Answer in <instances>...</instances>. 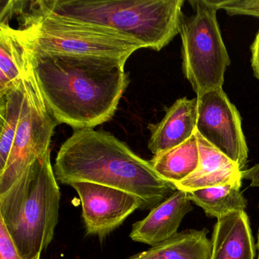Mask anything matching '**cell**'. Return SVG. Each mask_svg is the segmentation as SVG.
<instances>
[{
	"instance_id": "5bb4252c",
	"label": "cell",
	"mask_w": 259,
	"mask_h": 259,
	"mask_svg": "<svg viewBox=\"0 0 259 259\" xmlns=\"http://www.w3.org/2000/svg\"><path fill=\"white\" fill-rule=\"evenodd\" d=\"M29 69L25 45L10 25L0 23V92L20 81Z\"/></svg>"
},
{
	"instance_id": "d6986e66",
	"label": "cell",
	"mask_w": 259,
	"mask_h": 259,
	"mask_svg": "<svg viewBox=\"0 0 259 259\" xmlns=\"http://www.w3.org/2000/svg\"><path fill=\"white\" fill-rule=\"evenodd\" d=\"M198 143L199 163L198 168L193 174H204L215 172L223 169L239 168V166L230 160L221 150L207 142L198 132L195 131Z\"/></svg>"
},
{
	"instance_id": "5b68a950",
	"label": "cell",
	"mask_w": 259,
	"mask_h": 259,
	"mask_svg": "<svg viewBox=\"0 0 259 259\" xmlns=\"http://www.w3.org/2000/svg\"><path fill=\"white\" fill-rule=\"evenodd\" d=\"M50 11L107 27L156 51L180 34L183 0H40Z\"/></svg>"
},
{
	"instance_id": "2e32d148",
	"label": "cell",
	"mask_w": 259,
	"mask_h": 259,
	"mask_svg": "<svg viewBox=\"0 0 259 259\" xmlns=\"http://www.w3.org/2000/svg\"><path fill=\"white\" fill-rule=\"evenodd\" d=\"M25 99L24 77L14 85L0 92V172L5 169L10 158Z\"/></svg>"
},
{
	"instance_id": "4fadbf2b",
	"label": "cell",
	"mask_w": 259,
	"mask_h": 259,
	"mask_svg": "<svg viewBox=\"0 0 259 259\" xmlns=\"http://www.w3.org/2000/svg\"><path fill=\"white\" fill-rule=\"evenodd\" d=\"M208 230H187L128 259H210L212 242Z\"/></svg>"
},
{
	"instance_id": "7a4b0ae2",
	"label": "cell",
	"mask_w": 259,
	"mask_h": 259,
	"mask_svg": "<svg viewBox=\"0 0 259 259\" xmlns=\"http://www.w3.org/2000/svg\"><path fill=\"white\" fill-rule=\"evenodd\" d=\"M57 181L69 185L88 182L136 195L152 209L177 190L110 133L93 128L75 130L61 145L54 166Z\"/></svg>"
},
{
	"instance_id": "8992f818",
	"label": "cell",
	"mask_w": 259,
	"mask_h": 259,
	"mask_svg": "<svg viewBox=\"0 0 259 259\" xmlns=\"http://www.w3.org/2000/svg\"><path fill=\"white\" fill-rule=\"evenodd\" d=\"M194 13L182 18L183 71L197 97L223 89L230 59L210 0H189Z\"/></svg>"
},
{
	"instance_id": "44dd1931",
	"label": "cell",
	"mask_w": 259,
	"mask_h": 259,
	"mask_svg": "<svg viewBox=\"0 0 259 259\" xmlns=\"http://www.w3.org/2000/svg\"><path fill=\"white\" fill-rule=\"evenodd\" d=\"M0 259H25L18 251L7 227L0 220Z\"/></svg>"
},
{
	"instance_id": "30bf717a",
	"label": "cell",
	"mask_w": 259,
	"mask_h": 259,
	"mask_svg": "<svg viewBox=\"0 0 259 259\" xmlns=\"http://www.w3.org/2000/svg\"><path fill=\"white\" fill-rule=\"evenodd\" d=\"M193 210L187 192L177 189L163 202L151 209L149 214L133 225L130 238L134 242L154 247L178 233L184 217Z\"/></svg>"
},
{
	"instance_id": "ac0fdd59",
	"label": "cell",
	"mask_w": 259,
	"mask_h": 259,
	"mask_svg": "<svg viewBox=\"0 0 259 259\" xmlns=\"http://www.w3.org/2000/svg\"><path fill=\"white\" fill-rule=\"evenodd\" d=\"M242 170L239 168L220 169L204 174H191L180 183H176L178 190L190 192L198 189L225 185L242 184Z\"/></svg>"
},
{
	"instance_id": "cb8c5ba5",
	"label": "cell",
	"mask_w": 259,
	"mask_h": 259,
	"mask_svg": "<svg viewBox=\"0 0 259 259\" xmlns=\"http://www.w3.org/2000/svg\"><path fill=\"white\" fill-rule=\"evenodd\" d=\"M258 207H259V206H258ZM257 249H258V259H259V230H258V233H257Z\"/></svg>"
},
{
	"instance_id": "7402d4cb",
	"label": "cell",
	"mask_w": 259,
	"mask_h": 259,
	"mask_svg": "<svg viewBox=\"0 0 259 259\" xmlns=\"http://www.w3.org/2000/svg\"><path fill=\"white\" fill-rule=\"evenodd\" d=\"M250 51H251V65L253 73L259 81V30L256 34L254 41L251 44Z\"/></svg>"
},
{
	"instance_id": "7c38bea8",
	"label": "cell",
	"mask_w": 259,
	"mask_h": 259,
	"mask_svg": "<svg viewBox=\"0 0 259 259\" xmlns=\"http://www.w3.org/2000/svg\"><path fill=\"white\" fill-rule=\"evenodd\" d=\"M210 259H254V238L245 210L218 219L212 235Z\"/></svg>"
},
{
	"instance_id": "603a6c76",
	"label": "cell",
	"mask_w": 259,
	"mask_h": 259,
	"mask_svg": "<svg viewBox=\"0 0 259 259\" xmlns=\"http://www.w3.org/2000/svg\"><path fill=\"white\" fill-rule=\"evenodd\" d=\"M242 177L251 182V187H259V163L246 170H242Z\"/></svg>"
},
{
	"instance_id": "ffe728a7",
	"label": "cell",
	"mask_w": 259,
	"mask_h": 259,
	"mask_svg": "<svg viewBox=\"0 0 259 259\" xmlns=\"http://www.w3.org/2000/svg\"><path fill=\"white\" fill-rule=\"evenodd\" d=\"M210 2L229 16H248L259 19V0H210Z\"/></svg>"
},
{
	"instance_id": "6da1fadb",
	"label": "cell",
	"mask_w": 259,
	"mask_h": 259,
	"mask_svg": "<svg viewBox=\"0 0 259 259\" xmlns=\"http://www.w3.org/2000/svg\"><path fill=\"white\" fill-rule=\"evenodd\" d=\"M27 51L44 104L59 124L75 130L94 128L114 116L130 84L125 63L104 57Z\"/></svg>"
},
{
	"instance_id": "9c48e42d",
	"label": "cell",
	"mask_w": 259,
	"mask_h": 259,
	"mask_svg": "<svg viewBox=\"0 0 259 259\" xmlns=\"http://www.w3.org/2000/svg\"><path fill=\"white\" fill-rule=\"evenodd\" d=\"M79 195L86 233L100 239L110 234L145 202L133 194L88 182L69 185Z\"/></svg>"
},
{
	"instance_id": "52a82bcc",
	"label": "cell",
	"mask_w": 259,
	"mask_h": 259,
	"mask_svg": "<svg viewBox=\"0 0 259 259\" xmlns=\"http://www.w3.org/2000/svg\"><path fill=\"white\" fill-rule=\"evenodd\" d=\"M24 81L25 102L10 158L5 169L0 172V195L7 192L28 168L51 149L54 130L60 125L44 104L31 66Z\"/></svg>"
},
{
	"instance_id": "3957f363",
	"label": "cell",
	"mask_w": 259,
	"mask_h": 259,
	"mask_svg": "<svg viewBox=\"0 0 259 259\" xmlns=\"http://www.w3.org/2000/svg\"><path fill=\"white\" fill-rule=\"evenodd\" d=\"M14 16L20 27L12 28L28 51L104 57L125 63L133 53L145 48L112 28L56 14L40 0H9L0 18L7 20Z\"/></svg>"
},
{
	"instance_id": "8fae6325",
	"label": "cell",
	"mask_w": 259,
	"mask_h": 259,
	"mask_svg": "<svg viewBox=\"0 0 259 259\" xmlns=\"http://www.w3.org/2000/svg\"><path fill=\"white\" fill-rule=\"evenodd\" d=\"M198 100L180 98L166 110L158 123L148 125V148L154 154L172 149L190 139L196 131Z\"/></svg>"
},
{
	"instance_id": "ba28073f",
	"label": "cell",
	"mask_w": 259,
	"mask_h": 259,
	"mask_svg": "<svg viewBox=\"0 0 259 259\" xmlns=\"http://www.w3.org/2000/svg\"><path fill=\"white\" fill-rule=\"evenodd\" d=\"M197 100L196 131L242 170L248 160V149L237 109L223 89L207 92Z\"/></svg>"
},
{
	"instance_id": "277c9868",
	"label": "cell",
	"mask_w": 259,
	"mask_h": 259,
	"mask_svg": "<svg viewBox=\"0 0 259 259\" xmlns=\"http://www.w3.org/2000/svg\"><path fill=\"white\" fill-rule=\"evenodd\" d=\"M60 198L51 149L0 195V220L24 258L40 259L52 242Z\"/></svg>"
},
{
	"instance_id": "9a60e30c",
	"label": "cell",
	"mask_w": 259,
	"mask_h": 259,
	"mask_svg": "<svg viewBox=\"0 0 259 259\" xmlns=\"http://www.w3.org/2000/svg\"><path fill=\"white\" fill-rule=\"evenodd\" d=\"M150 163L166 181L174 184L183 181L196 170L199 163L195 133L184 143L154 155Z\"/></svg>"
},
{
	"instance_id": "e0dca14e",
	"label": "cell",
	"mask_w": 259,
	"mask_h": 259,
	"mask_svg": "<svg viewBox=\"0 0 259 259\" xmlns=\"http://www.w3.org/2000/svg\"><path fill=\"white\" fill-rule=\"evenodd\" d=\"M242 184L225 185L187 192L191 201L210 218H219L233 211L245 210L248 204L241 192Z\"/></svg>"
}]
</instances>
